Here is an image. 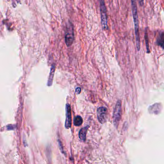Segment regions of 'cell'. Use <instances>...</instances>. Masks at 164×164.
Wrapping results in <instances>:
<instances>
[{
    "instance_id": "6da1fadb",
    "label": "cell",
    "mask_w": 164,
    "mask_h": 164,
    "mask_svg": "<svg viewBox=\"0 0 164 164\" xmlns=\"http://www.w3.org/2000/svg\"><path fill=\"white\" fill-rule=\"evenodd\" d=\"M132 13L134 18V28H135V38H136V47L138 51L140 49V35L139 31V20L138 12H137V5L136 2L134 1H132Z\"/></svg>"
},
{
    "instance_id": "7a4b0ae2",
    "label": "cell",
    "mask_w": 164,
    "mask_h": 164,
    "mask_svg": "<svg viewBox=\"0 0 164 164\" xmlns=\"http://www.w3.org/2000/svg\"><path fill=\"white\" fill-rule=\"evenodd\" d=\"M121 102L118 100L116 103L114 110L113 115V121L115 127H118L119 121L121 119Z\"/></svg>"
},
{
    "instance_id": "3957f363",
    "label": "cell",
    "mask_w": 164,
    "mask_h": 164,
    "mask_svg": "<svg viewBox=\"0 0 164 164\" xmlns=\"http://www.w3.org/2000/svg\"><path fill=\"white\" fill-rule=\"evenodd\" d=\"M100 9L101 12V22L103 30H107L108 28V22H107V8L104 1L100 2Z\"/></svg>"
},
{
    "instance_id": "277c9868",
    "label": "cell",
    "mask_w": 164,
    "mask_h": 164,
    "mask_svg": "<svg viewBox=\"0 0 164 164\" xmlns=\"http://www.w3.org/2000/svg\"><path fill=\"white\" fill-rule=\"evenodd\" d=\"M74 41V31L73 27L71 23H69L66 28L65 32V42L68 47L72 46Z\"/></svg>"
},
{
    "instance_id": "5b68a950",
    "label": "cell",
    "mask_w": 164,
    "mask_h": 164,
    "mask_svg": "<svg viewBox=\"0 0 164 164\" xmlns=\"http://www.w3.org/2000/svg\"><path fill=\"white\" fill-rule=\"evenodd\" d=\"M97 116L100 123L106 122L107 118V109L105 107H100L97 110Z\"/></svg>"
},
{
    "instance_id": "8992f818",
    "label": "cell",
    "mask_w": 164,
    "mask_h": 164,
    "mask_svg": "<svg viewBox=\"0 0 164 164\" xmlns=\"http://www.w3.org/2000/svg\"><path fill=\"white\" fill-rule=\"evenodd\" d=\"M72 124V115H71V106L69 104L66 105V119L65 127L67 129H70Z\"/></svg>"
},
{
    "instance_id": "52a82bcc",
    "label": "cell",
    "mask_w": 164,
    "mask_h": 164,
    "mask_svg": "<svg viewBox=\"0 0 164 164\" xmlns=\"http://www.w3.org/2000/svg\"><path fill=\"white\" fill-rule=\"evenodd\" d=\"M88 128H89V126H88L84 127V128H82L79 131V137L82 141H84L86 140V135H87V132Z\"/></svg>"
},
{
    "instance_id": "ba28073f",
    "label": "cell",
    "mask_w": 164,
    "mask_h": 164,
    "mask_svg": "<svg viewBox=\"0 0 164 164\" xmlns=\"http://www.w3.org/2000/svg\"><path fill=\"white\" fill-rule=\"evenodd\" d=\"M55 71V66L52 65L51 67V71H50V76L48 80L47 85L48 86H52L53 82V78H54V73Z\"/></svg>"
},
{
    "instance_id": "9c48e42d",
    "label": "cell",
    "mask_w": 164,
    "mask_h": 164,
    "mask_svg": "<svg viewBox=\"0 0 164 164\" xmlns=\"http://www.w3.org/2000/svg\"><path fill=\"white\" fill-rule=\"evenodd\" d=\"M156 43L159 46L164 48V31L162 32L159 35L157 38Z\"/></svg>"
},
{
    "instance_id": "30bf717a",
    "label": "cell",
    "mask_w": 164,
    "mask_h": 164,
    "mask_svg": "<svg viewBox=\"0 0 164 164\" xmlns=\"http://www.w3.org/2000/svg\"><path fill=\"white\" fill-rule=\"evenodd\" d=\"M83 123V119L81 118L80 115H77V117H75L73 120V124L74 126L77 127H79L82 125Z\"/></svg>"
},
{
    "instance_id": "8fae6325",
    "label": "cell",
    "mask_w": 164,
    "mask_h": 164,
    "mask_svg": "<svg viewBox=\"0 0 164 164\" xmlns=\"http://www.w3.org/2000/svg\"><path fill=\"white\" fill-rule=\"evenodd\" d=\"M145 42H146V49L147 50V53H149V44H148V36H147V33L145 34Z\"/></svg>"
},
{
    "instance_id": "7c38bea8",
    "label": "cell",
    "mask_w": 164,
    "mask_h": 164,
    "mask_svg": "<svg viewBox=\"0 0 164 164\" xmlns=\"http://www.w3.org/2000/svg\"><path fill=\"white\" fill-rule=\"evenodd\" d=\"M58 143L59 146V148H60V150H61V151L62 152V153H63V154H64V151H63V147H62V143H61V141H60V140H58Z\"/></svg>"
},
{
    "instance_id": "4fadbf2b",
    "label": "cell",
    "mask_w": 164,
    "mask_h": 164,
    "mask_svg": "<svg viewBox=\"0 0 164 164\" xmlns=\"http://www.w3.org/2000/svg\"><path fill=\"white\" fill-rule=\"evenodd\" d=\"M81 88L77 87V89H76V93H77V94H78V93H81Z\"/></svg>"
}]
</instances>
